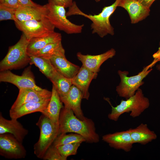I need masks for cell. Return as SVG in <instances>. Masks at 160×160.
<instances>
[{"mask_svg": "<svg viewBox=\"0 0 160 160\" xmlns=\"http://www.w3.org/2000/svg\"><path fill=\"white\" fill-rule=\"evenodd\" d=\"M59 124V134L74 133L82 136L87 143H97L99 141L93 121L86 117L83 120L79 119L69 108L64 106L61 109Z\"/></svg>", "mask_w": 160, "mask_h": 160, "instance_id": "cell-1", "label": "cell"}, {"mask_svg": "<svg viewBox=\"0 0 160 160\" xmlns=\"http://www.w3.org/2000/svg\"><path fill=\"white\" fill-rule=\"evenodd\" d=\"M120 0H116L111 5L104 7L102 12L97 15H88L82 12L78 7L76 2L73 4L66 12L67 17L79 15L83 16L90 20L92 22L91 28L92 34H97L101 38L108 35H113L114 29L111 25L109 18L118 7Z\"/></svg>", "mask_w": 160, "mask_h": 160, "instance_id": "cell-2", "label": "cell"}, {"mask_svg": "<svg viewBox=\"0 0 160 160\" xmlns=\"http://www.w3.org/2000/svg\"><path fill=\"white\" fill-rule=\"evenodd\" d=\"M111 107V111L108 117L110 120L117 121L120 116L125 113L131 112L130 115L133 118L139 116L150 105L149 99L145 97L142 90L139 88L134 95L125 100H121L120 103L113 107L110 101L105 99Z\"/></svg>", "mask_w": 160, "mask_h": 160, "instance_id": "cell-3", "label": "cell"}, {"mask_svg": "<svg viewBox=\"0 0 160 160\" xmlns=\"http://www.w3.org/2000/svg\"><path fill=\"white\" fill-rule=\"evenodd\" d=\"M29 40L23 33L18 42L9 47L8 52L0 62V71L17 69L30 63V57L27 52Z\"/></svg>", "mask_w": 160, "mask_h": 160, "instance_id": "cell-4", "label": "cell"}, {"mask_svg": "<svg viewBox=\"0 0 160 160\" xmlns=\"http://www.w3.org/2000/svg\"><path fill=\"white\" fill-rule=\"evenodd\" d=\"M36 124L40 129V134L38 141L34 145V153L37 157L42 159L59 135V124H55L42 114Z\"/></svg>", "mask_w": 160, "mask_h": 160, "instance_id": "cell-5", "label": "cell"}, {"mask_svg": "<svg viewBox=\"0 0 160 160\" xmlns=\"http://www.w3.org/2000/svg\"><path fill=\"white\" fill-rule=\"evenodd\" d=\"M156 63L153 60L137 74L130 76H128V71L118 70V74L120 81L116 87V91L119 96L127 99L134 95L139 87L144 83L143 79L152 71V67Z\"/></svg>", "mask_w": 160, "mask_h": 160, "instance_id": "cell-6", "label": "cell"}, {"mask_svg": "<svg viewBox=\"0 0 160 160\" xmlns=\"http://www.w3.org/2000/svg\"><path fill=\"white\" fill-rule=\"evenodd\" d=\"M46 5L47 10L46 17L55 28L68 34L81 33L84 25H76L68 20L65 7L48 3Z\"/></svg>", "mask_w": 160, "mask_h": 160, "instance_id": "cell-7", "label": "cell"}, {"mask_svg": "<svg viewBox=\"0 0 160 160\" xmlns=\"http://www.w3.org/2000/svg\"><path fill=\"white\" fill-rule=\"evenodd\" d=\"M14 21L17 28L29 40L47 36L55 32V27L47 17L40 20L20 21L15 17Z\"/></svg>", "mask_w": 160, "mask_h": 160, "instance_id": "cell-8", "label": "cell"}, {"mask_svg": "<svg viewBox=\"0 0 160 160\" xmlns=\"http://www.w3.org/2000/svg\"><path fill=\"white\" fill-rule=\"evenodd\" d=\"M0 154L6 158L20 159L24 158L26 151L22 144L10 133L0 134Z\"/></svg>", "mask_w": 160, "mask_h": 160, "instance_id": "cell-9", "label": "cell"}, {"mask_svg": "<svg viewBox=\"0 0 160 160\" xmlns=\"http://www.w3.org/2000/svg\"><path fill=\"white\" fill-rule=\"evenodd\" d=\"M0 81L12 84L19 89L23 88H31L39 91L43 89L36 84L30 67L26 68L20 76L13 73L9 70L1 71Z\"/></svg>", "mask_w": 160, "mask_h": 160, "instance_id": "cell-10", "label": "cell"}, {"mask_svg": "<svg viewBox=\"0 0 160 160\" xmlns=\"http://www.w3.org/2000/svg\"><path fill=\"white\" fill-rule=\"evenodd\" d=\"M52 93V91L45 89L39 91L29 88L20 89L11 108H17L25 103L39 102L50 99Z\"/></svg>", "mask_w": 160, "mask_h": 160, "instance_id": "cell-11", "label": "cell"}, {"mask_svg": "<svg viewBox=\"0 0 160 160\" xmlns=\"http://www.w3.org/2000/svg\"><path fill=\"white\" fill-rule=\"evenodd\" d=\"M116 54L115 49L111 48L104 53L96 55H85L79 52L76 56L81 62L82 65L93 72L97 73L102 64L107 60L112 58Z\"/></svg>", "mask_w": 160, "mask_h": 160, "instance_id": "cell-12", "label": "cell"}, {"mask_svg": "<svg viewBox=\"0 0 160 160\" xmlns=\"http://www.w3.org/2000/svg\"><path fill=\"white\" fill-rule=\"evenodd\" d=\"M102 139L110 147L117 150L129 152L133 147V143L128 129L104 135Z\"/></svg>", "mask_w": 160, "mask_h": 160, "instance_id": "cell-13", "label": "cell"}, {"mask_svg": "<svg viewBox=\"0 0 160 160\" xmlns=\"http://www.w3.org/2000/svg\"><path fill=\"white\" fill-rule=\"evenodd\" d=\"M118 7L127 11L132 24L145 19L150 14V8L144 6L138 0H120Z\"/></svg>", "mask_w": 160, "mask_h": 160, "instance_id": "cell-14", "label": "cell"}, {"mask_svg": "<svg viewBox=\"0 0 160 160\" xmlns=\"http://www.w3.org/2000/svg\"><path fill=\"white\" fill-rule=\"evenodd\" d=\"M60 98L64 106L71 109L77 118L82 120L86 118L81 108L82 94L76 86L73 85L68 93Z\"/></svg>", "mask_w": 160, "mask_h": 160, "instance_id": "cell-15", "label": "cell"}, {"mask_svg": "<svg viewBox=\"0 0 160 160\" xmlns=\"http://www.w3.org/2000/svg\"><path fill=\"white\" fill-rule=\"evenodd\" d=\"M97 76V73L93 72L82 65L77 74L72 79L73 85L81 92L83 99L88 100L89 97L88 90L90 83Z\"/></svg>", "mask_w": 160, "mask_h": 160, "instance_id": "cell-16", "label": "cell"}, {"mask_svg": "<svg viewBox=\"0 0 160 160\" xmlns=\"http://www.w3.org/2000/svg\"><path fill=\"white\" fill-rule=\"evenodd\" d=\"M50 60L55 70L63 76L72 79L77 74L80 67L68 60L65 54L54 55Z\"/></svg>", "mask_w": 160, "mask_h": 160, "instance_id": "cell-17", "label": "cell"}, {"mask_svg": "<svg viewBox=\"0 0 160 160\" xmlns=\"http://www.w3.org/2000/svg\"><path fill=\"white\" fill-rule=\"evenodd\" d=\"M28 133L17 119L7 120L0 114V134L10 133L13 135L18 140L22 143Z\"/></svg>", "mask_w": 160, "mask_h": 160, "instance_id": "cell-18", "label": "cell"}, {"mask_svg": "<svg viewBox=\"0 0 160 160\" xmlns=\"http://www.w3.org/2000/svg\"><path fill=\"white\" fill-rule=\"evenodd\" d=\"M47 12L46 4H39L36 6L20 5L16 9L15 16L17 19L20 21L40 20L46 17Z\"/></svg>", "mask_w": 160, "mask_h": 160, "instance_id": "cell-19", "label": "cell"}, {"mask_svg": "<svg viewBox=\"0 0 160 160\" xmlns=\"http://www.w3.org/2000/svg\"><path fill=\"white\" fill-rule=\"evenodd\" d=\"M52 95L46 108L42 111V114L49 118L53 122L59 124L61 110L64 107L60 96L54 86L52 85Z\"/></svg>", "mask_w": 160, "mask_h": 160, "instance_id": "cell-20", "label": "cell"}, {"mask_svg": "<svg viewBox=\"0 0 160 160\" xmlns=\"http://www.w3.org/2000/svg\"><path fill=\"white\" fill-rule=\"evenodd\" d=\"M50 100L49 99L39 102L25 103L17 108H10V116L11 119H17L28 114L36 112H41L46 108Z\"/></svg>", "mask_w": 160, "mask_h": 160, "instance_id": "cell-21", "label": "cell"}, {"mask_svg": "<svg viewBox=\"0 0 160 160\" xmlns=\"http://www.w3.org/2000/svg\"><path fill=\"white\" fill-rule=\"evenodd\" d=\"M128 130L133 144L145 145L157 137L155 132L150 129L146 124L141 123L135 128Z\"/></svg>", "mask_w": 160, "mask_h": 160, "instance_id": "cell-22", "label": "cell"}, {"mask_svg": "<svg viewBox=\"0 0 160 160\" xmlns=\"http://www.w3.org/2000/svg\"><path fill=\"white\" fill-rule=\"evenodd\" d=\"M61 40V34L55 32L47 36L31 39L27 46V53L29 56L33 55L47 45Z\"/></svg>", "mask_w": 160, "mask_h": 160, "instance_id": "cell-23", "label": "cell"}, {"mask_svg": "<svg viewBox=\"0 0 160 160\" xmlns=\"http://www.w3.org/2000/svg\"><path fill=\"white\" fill-rule=\"evenodd\" d=\"M49 79L55 87L60 97L65 95L73 85L71 79L63 76L56 70Z\"/></svg>", "mask_w": 160, "mask_h": 160, "instance_id": "cell-24", "label": "cell"}, {"mask_svg": "<svg viewBox=\"0 0 160 160\" xmlns=\"http://www.w3.org/2000/svg\"><path fill=\"white\" fill-rule=\"evenodd\" d=\"M31 65L34 64L49 79L55 71L49 59L33 55L30 56Z\"/></svg>", "mask_w": 160, "mask_h": 160, "instance_id": "cell-25", "label": "cell"}, {"mask_svg": "<svg viewBox=\"0 0 160 160\" xmlns=\"http://www.w3.org/2000/svg\"><path fill=\"white\" fill-rule=\"evenodd\" d=\"M62 54H65V50L60 41L47 45L32 55L50 59L54 55Z\"/></svg>", "mask_w": 160, "mask_h": 160, "instance_id": "cell-26", "label": "cell"}, {"mask_svg": "<svg viewBox=\"0 0 160 160\" xmlns=\"http://www.w3.org/2000/svg\"><path fill=\"white\" fill-rule=\"evenodd\" d=\"M86 142L85 139L81 135L77 133H71L68 134L62 133L56 137L52 145L55 147L66 144Z\"/></svg>", "mask_w": 160, "mask_h": 160, "instance_id": "cell-27", "label": "cell"}, {"mask_svg": "<svg viewBox=\"0 0 160 160\" xmlns=\"http://www.w3.org/2000/svg\"><path fill=\"white\" fill-rule=\"evenodd\" d=\"M81 143H74L61 145L57 147L60 153L63 157L67 159L70 156L75 155Z\"/></svg>", "mask_w": 160, "mask_h": 160, "instance_id": "cell-28", "label": "cell"}, {"mask_svg": "<svg viewBox=\"0 0 160 160\" xmlns=\"http://www.w3.org/2000/svg\"><path fill=\"white\" fill-rule=\"evenodd\" d=\"M16 9L0 4V21L11 20L14 21Z\"/></svg>", "mask_w": 160, "mask_h": 160, "instance_id": "cell-29", "label": "cell"}, {"mask_svg": "<svg viewBox=\"0 0 160 160\" xmlns=\"http://www.w3.org/2000/svg\"><path fill=\"white\" fill-rule=\"evenodd\" d=\"M42 159L47 160H66L61 155L57 147L52 144L46 151Z\"/></svg>", "mask_w": 160, "mask_h": 160, "instance_id": "cell-30", "label": "cell"}, {"mask_svg": "<svg viewBox=\"0 0 160 160\" xmlns=\"http://www.w3.org/2000/svg\"><path fill=\"white\" fill-rule=\"evenodd\" d=\"M48 3L64 7L69 8L73 4V0H47Z\"/></svg>", "mask_w": 160, "mask_h": 160, "instance_id": "cell-31", "label": "cell"}, {"mask_svg": "<svg viewBox=\"0 0 160 160\" xmlns=\"http://www.w3.org/2000/svg\"><path fill=\"white\" fill-rule=\"evenodd\" d=\"M0 4L15 9H17L20 6L18 0H0Z\"/></svg>", "mask_w": 160, "mask_h": 160, "instance_id": "cell-32", "label": "cell"}, {"mask_svg": "<svg viewBox=\"0 0 160 160\" xmlns=\"http://www.w3.org/2000/svg\"><path fill=\"white\" fill-rule=\"evenodd\" d=\"M20 5L23 6H36L39 4L33 2L32 0H18Z\"/></svg>", "mask_w": 160, "mask_h": 160, "instance_id": "cell-33", "label": "cell"}, {"mask_svg": "<svg viewBox=\"0 0 160 160\" xmlns=\"http://www.w3.org/2000/svg\"><path fill=\"white\" fill-rule=\"evenodd\" d=\"M146 7L150 8L153 2L155 0H138Z\"/></svg>", "mask_w": 160, "mask_h": 160, "instance_id": "cell-34", "label": "cell"}, {"mask_svg": "<svg viewBox=\"0 0 160 160\" xmlns=\"http://www.w3.org/2000/svg\"><path fill=\"white\" fill-rule=\"evenodd\" d=\"M153 57L154 59V60L156 63L159 61L160 64V47L157 52L153 54Z\"/></svg>", "mask_w": 160, "mask_h": 160, "instance_id": "cell-35", "label": "cell"}, {"mask_svg": "<svg viewBox=\"0 0 160 160\" xmlns=\"http://www.w3.org/2000/svg\"><path fill=\"white\" fill-rule=\"evenodd\" d=\"M156 68L157 70L160 71V64H158L156 66Z\"/></svg>", "mask_w": 160, "mask_h": 160, "instance_id": "cell-36", "label": "cell"}, {"mask_svg": "<svg viewBox=\"0 0 160 160\" xmlns=\"http://www.w3.org/2000/svg\"><path fill=\"white\" fill-rule=\"evenodd\" d=\"M96 2L100 1L101 0H95Z\"/></svg>", "mask_w": 160, "mask_h": 160, "instance_id": "cell-37", "label": "cell"}]
</instances>
